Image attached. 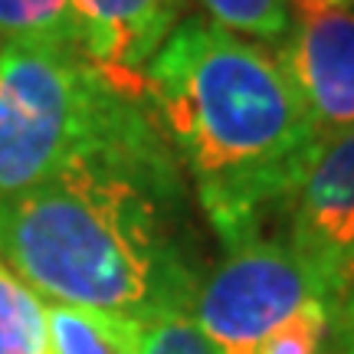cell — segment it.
<instances>
[{
	"label": "cell",
	"mask_w": 354,
	"mask_h": 354,
	"mask_svg": "<svg viewBox=\"0 0 354 354\" xmlns=\"http://www.w3.org/2000/svg\"><path fill=\"white\" fill-rule=\"evenodd\" d=\"M0 259L43 302L135 325L190 312L210 266L151 109L43 184L0 194Z\"/></svg>",
	"instance_id": "obj_1"
},
{
	"label": "cell",
	"mask_w": 354,
	"mask_h": 354,
	"mask_svg": "<svg viewBox=\"0 0 354 354\" xmlns=\"http://www.w3.org/2000/svg\"><path fill=\"white\" fill-rule=\"evenodd\" d=\"M145 99L223 253L263 236L322 138L276 53L210 20H180L145 66Z\"/></svg>",
	"instance_id": "obj_2"
},
{
	"label": "cell",
	"mask_w": 354,
	"mask_h": 354,
	"mask_svg": "<svg viewBox=\"0 0 354 354\" xmlns=\"http://www.w3.org/2000/svg\"><path fill=\"white\" fill-rule=\"evenodd\" d=\"M148 112L145 79L73 46H0V194L26 190Z\"/></svg>",
	"instance_id": "obj_3"
},
{
	"label": "cell",
	"mask_w": 354,
	"mask_h": 354,
	"mask_svg": "<svg viewBox=\"0 0 354 354\" xmlns=\"http://www.w3.org/2000/svg\"><path fill=\"white\" fill-rule=\"evenodd\" d=\"M318 299L331 302L312 269L282 236L263 233L203 272L190 315L216 354H256L282 322Z\"/></svg>",
	"instance_id": "obj_4"
},
{
	"label": "cell",
	"mask_w": 354,
	"mask_h": 354,
	"mask_svg": "<svg viewBox=\"0 0 354 354\" xmlns=\"http://www.w3.org/2000/svg\"><path fill=\"white\" fill-rule=\"evenodd\" d=\"M338 305L354 286V131L322 141L286 203V236Z\"/></svg>",
	"instance_id": "obj_5"
},
{
	"label": "cell",
	"mask_w": 354,
	"mask_h": 354,
	"mask_svg": "<svg viewBox=\"0 0 354 354\" xmlns=\"http://www.w3.org/2000/svg\"><path fill=\"white\" fill-rule=\"evenodd\" d=\"M276 59L299 92L318 138L354 131V7L292 17Z\"/></svg>",
	"instance_id": "obj_6"
},
{
	"label": "cell",
	"mask_w": 354,
	"mask_h": 354,
	"mask_svg": "<svg viewBox=\"0 0 354 354\" xmlns=\"http://www.w3.org/2000/svg\"><path fill=\"white\" fill-rule=\"evenodd\" d=\"M187 0H73L79 50L118 79H145V66L171 37Z\"/></svg>",
	"instance_id": "obj_7"
},
{
	"label": "cell",
	"mask_w": 354,
	"mask_h": 354,
	"mask_svg": "<svg viewBox=\"0 0 354 354\" xmlns=\"http://www.w3.org/2000/svg\"><path fill=\"white\" fill-rule=\"evenodd\" d=\"M53 354H138V325L128 318L43 302Z\"/></svg>",
	"instance_id": "obj_8"
},
{
	"label": "cell",
	"mask_w": 354,
	"mask_h": 354,
	"mask_svg": "<svg viewBox=\"0 0 354 354\" xmlns=\"http://www.w3.org/2000/svg\"><path fill=\"white\" fill-rule=\"evenodd\" d=\"M0 39L24 46L79 50V20L73 0H0Z\"/></svg>",
	"instance_id": "obj_9"
},
{
	"label": "cell",
	"mask_w": 354,
	"mask_h": 354,
	"mask_svg": "<svg viewBox=\"0 0 354 354\" xmlns=\"http://www.w3.org/2000/svg\"><path fill=\"white\" fill-rule=\"evenodd\" d=\"M0 354H53L43 299L0 259Z\"/></svg>",
	"instance_id": "obj_10"
},
{
	"label": "cell",
	"mask_w": 354,
	"mask_h": 354,
	"mask_svg": "<svg viewBox=\"0 0 354 354\" xmlns=\"http://www.w3.org/2000/svg\"><path fill=\"white\" fill-rule=\"evenodd\" d=\"M210 13V24L230 33L256 37L266 43H282L292 30L289 0H201Z\"/></svg>",
	"instance_id": "obj_11"
},
{
	"label": "cell",
	"mask_w": 354,
	"mask_h": 354,
	"mask_svg": "<svg viewBox=\"0 0 354 354\" xmlns=\"http://www.w3.org/2000/svg\"><path fill=\"white\" fill-rule=\"evenodd\" d=\"M331 322H335V305L318 299L295 312L289 322H282L256 354H328Z\"/></svg>",
	"instance_id": "obj_12"
},
{
	"label": "cell",
	"mask_w": 354,
	"mask_h": 354,
	"mask_svg": "<svg viewBox=\"0 0 354 354\" xmlns=\"http://www.w3.org/2000/svg\"><path fill=\"white\" fill-rule=\"evenodd\" d=\"M138 354H216L190 312L138 325Z\"/></svg>",
	"instance_id": "obj_13"
},
{
	"label": "cell",
	"mask_w": 354,
	"mask_h": 354,
	"mask_svg": "<svg viewBox=\"0 0 354 354\" xmlns=\"http://www.w3.org/2000/svg\"><path fill=\"white\" fill-rule=\"evenodd\" d=\"M328 354H354V286L344 292L342 302L335 305Z\"/></svg>",
	"instance_id": "obj_14"
},
{
	"label": "cell",
	"mask_w": 354,
	"mask_h": 354,
	"mask_svg": "<svg viewBox=\"0 0 354 354\" xmlns=\"http://www.w3.org/2000/svg\"><path fill=\"white\" fill-rule=\"evenodd\" d=\"M289 7L295 17H312V13L325 10H342V7H354V0H289Z\"/></svg>",
	"instance_id": "obj_15"
}]
</instances>
